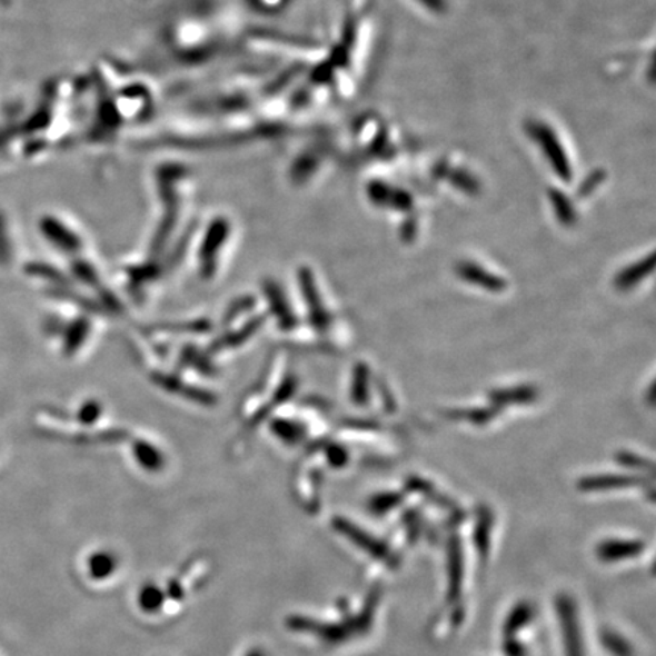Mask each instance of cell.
Masks as SVG:
<instances>
[{"instance_id":"cell-1","label":"cell","mask_w":656,"mask_h":656,"mask_svg":"<svg viewBox=\"0 0 656 656\" xmlns=\"http://www.w3.org/2000/svg\"><path fill=\"white\" fill-rule=\"evenodd\" d=\"M334 527L339 534H342L344 537L356 544L360 550L372 556L374 559L380 560L386 567L397 568L400 566V556L390 549L388 544L381 541L379 538H374L372 535L365 533L359 526L352 525V523L344 520V518H335Z\"/></svg>"},{"instance_id":"cell-2","label":"cell","mask_w":656,"mask_h":656,"mask_svg":"<svg viewBox=\"0 0 656 656\" xmlns=\"http://www.w3.org/2000/svg\"><path fill=\"white\" fill-rule=\"evenodd\" d=\"M560 629H563L564 650L566 656H585L583 633H580L577 606L570 596L560 595L556 599Z\"/></svg>"},{"instance_id":"cell-3","label":"cell","mask_w":656,"mask_h":656,"mask_svg":"<svg viewBox=\"0 0 656 656\" xmlns=\"http://www.w3.org/2000/svg\"><path fill=\"white\" fill-rule=\"evenodd\" d=\"M645 547V543L639 539H605L597 546L596 554L602 563L613 564L637 558Z\"/></svg>"},{"instance_id":"cell-4","label":"cell","mask_w":656,"mask_h":656,"mask_svg":"<svg viewBox=\"0 0 656 656\" xmlns=\"http://www.w3.org/2000/svg\"><path fill=\"white\" fill-rule=\"evenodd\" d=\"M448 602H458L464 587V551L458 537L448 543Z\"/></svg>"},{"instance_id":"cell-5","label":"cell","mask_w":656,"mask_h":656,"mask_svg":"<svg viewBox=\"0 0 656 656\" xmlns=\"http://www.w3.org/2000/svg\"><path fill=\"white\" fill-rule=\"evenodd\" d=\"M643 484H645V480L633 476H592L579 480L577 487L584 493H600L642 487Z\"/></svg>"},{"instance_id":"cell-6","label":"cell","mask_w":656,"mask_h":656,"mask_svg":"<svg viewBox=\"0 0 656 656\" xmlns=\"http://www.w3.org/2000/svg\"><path fill=\"white\" fill-rule=\"evenodd\" d=\"M458 274L460 278H464L468 284L479 286V288L494 290L505 289L504 278L494 276V274L485 271L479 265L473 264V261H464L458 267Z\"/></svg>"},{"instance_id":"cell-7","label":"cell","mask_w":656,"mask_h":656,"mask_svg":"<svg viewBox=\"0 0 656 656\" xmlns=\"http://www.w3.org/2000/svg\"><path fill=\"white\" fill-rule=\"evenodd\" d=\"M654 255L647 257V259H643L637 261V264L633 265L625 271H622L616 277V286L617 289L628 290L630 288H635L643 280L649 276L652 271H654Z\"/></svg>"},{"instance_id":"cell-8","label":"cell","mask_w":656,"mask_h":656,"mask_svg":"<svg viewBox=\"0 0 656 656\" xmlns=\"http://www.w3.org/2000/svg\"><path fill=\"white\" fill-rule=\"evenodd\" d=\"M535 616L534 606L529 602H520L515 605L513 612L506 617L504 625L505 637H515L518 630L525 629Z\"/></svg>"},{"instance_id":"cell-9","label":"cell","mask_w":656,"mask_h":656,"mask_svg":"<svg viewBox=\"0 0 656 656\" xmlns=\"http://www.w3.org/2000/svg\"><path fill=\"white\" fill-rule=\"evenodd\" d=\"M493 523V515L489 513V509H481L479 518H477L475 535H473L476 549L479 551L481 559H485L488 556L489 544H491Z\"/></svg>"},{"instance_id":"cell-10","label":"cell","mask_w":656,"mask_h":656,"mask_svg":"<svg viewBox=\"0 0 656 656\" xmlns=\"http://www.w3.org/2000/svg\"><path fill=\"white\" fill-rule=\"evenodd\" d=\"M602 645L613 656H634L633 646L628 639L623 638L616 630H604L602 634Z\"/></svg>"},{"instance_id":"cell-11","label":"cell","mask_w":656,"mask_h":656,"mask_svg":"<svg viewBox=\"0 0 656 656\" xmlns=\"http://www.w3.org/2000/svg\"><path fill=\"white\" fill-rule=\"evenodd\" d=\"M401 501L402 496L400 493H381L371 498V501H369V509H371L372 514L381 517V515L392 513L394 509L401 505Z\"/></svg>"},{"instance_id":"cell-12","label":"cell","mask_w":656,"mask_h":656,"mask_svg":"<svg viewBox=\"0 0 656 656\" xmlns=\"http://www.w3.org/2000/svg\"><path fill=\"white\" fill-rule=\"evenodd\" d=\"M491 397L496 402H527L534 400L535 390L530 388L500 390V392L493 394Z\"/></svg>"},{"instance_id":"cell-13","label":"cell","mask_w":656,"mask_h":656,"mask_svg":"<svg viewBox=\"0 0 656 656\" xmlns=\"http://www.w3.org/2000/svg\"><path fill=\"white\" fill-rule=\"evenodd\" d=\"M617 460L618 464L625 465V467L637 468V470H643V468H650L652 470V465L647 464L646 459L639 458V456L633 455V453H618Z\"/></svg>"},{"instance_id":"cell-14","label":"cell","mask_w":656,"mask_h":656,"mask_svg":"<svg viewBox=\"0 0 656 656\" xmlns=\"http://www.w3.org/2000/svg\"><path fill=\"white\" fill-rule=\"evenodd\" d=\"M504 652L506 656H527L525 645H521L515 637L505 638Z\"/></svg>"},{"instance_id":"cell-15","label":"cell","mask_w":656,"mask_h":656,"mask_svg":"<svg viewBox=\"0 0 656 656\" xmlns=\"http://www.w3.org/2000/svg\"><path fill=\"white\" fill-rule=\"evenodd\" d=\"M357 384H359V388L356 390V400L364 402V398H367V388H368V371L367 368L360 369L359 376H357Z\"/></svg>"}]
</instances>
